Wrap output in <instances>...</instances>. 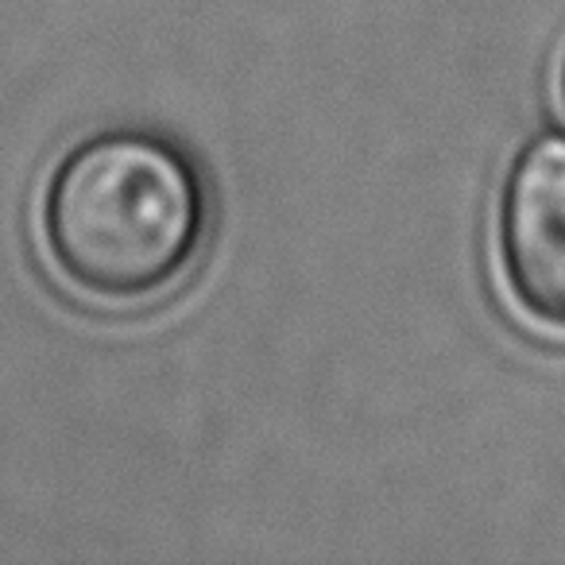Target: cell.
<instances>
[{"label":"cell","mask_w":565,"mask_h":565,"mask_svg":"<svg viewBox=\"0 0 565 565\" xmlns=\"http://www.w3.org/2000/svg\"><path fill=\"white\" fill-rule=\"evenodd\" d=\"M500 271L515 307L565 333V136L542 132L511 163L495 210Z\"/></svg>","instance_id":"7a4b0ae2"},{"label":"cell","mask_w":565,"mask_h":565,"mask_svg":"<svg viewBox=\"0 0 565 565\" xmlns=\"http://www.w3.org/2000/svg\"><path fill=\"white\" fill-rule=\"evenodd\" d=\"M562 97H565V63H562Z\"/></svg>","instance_id":"3957f363"},{"label":"cell","mask_w":565,"mask_h":565,"mask_svg":"<svg viewBox=\"0 0 565 565\" xmlns=\"http://www.w3.org/2000/svg\"><path fill=\"white\" fill-rule=\"evenodd\" d=\"M40 233L78 295L109 307L156 299L194 267L210 233L202 171L156 132H97L47 179Z\"/></svg>","instance_id":"6da1fadb"}]
</instances>
